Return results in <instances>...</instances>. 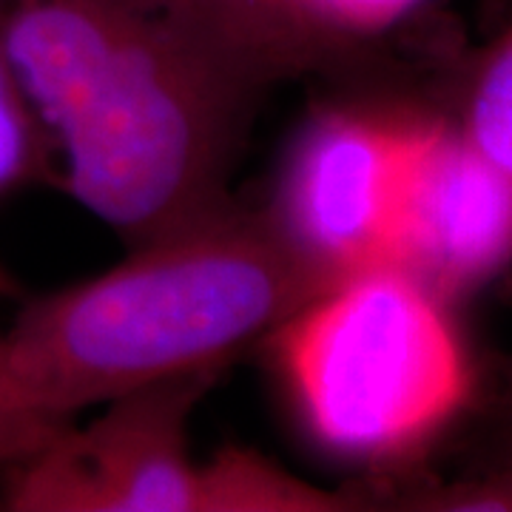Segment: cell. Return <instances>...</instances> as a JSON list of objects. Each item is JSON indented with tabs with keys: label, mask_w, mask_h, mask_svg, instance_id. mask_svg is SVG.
Wrapping results in <instances>:
<instances>
[{
	"label": "cell",
	"mask_w": 512,
	"mask_h": 512,
	"mask_svg": "<svg viewBox=\"0 0 512 512\" xmlns=\"http://www.w3.org/2000/svg\"><path fill=\"white\" fill-rule=\"evenodd\" d=\"M57 180L131 245L200 220L274 80L154 0H0Z\"/></svg>",
	"instance_id": "6da1fadb"
},
{
	"label": "cell",
	"mask_w": 512,
	"mask_h": 512,
	"mask_svg": "<svg viewBox=\"0 0 512 512\" xmlns=\"http://www.w3.org/2000/svg\"><path fill=\"white\" fill-rule=\"evenodd\" d=\"M328 279L271 208L225 202L140 242L109 271L29 302L0 336V407L55 433L134 390L220 373Z\"/></svg>",
	"instance_id": "7a4b0ae2"
},
{
	"label": "cell",
	"mask_w": 512,
	"mask_h": 512,
	"mask_svg": "<svg viewBox=\"0 0 512 512\" xmlns=\"http://www.w3.org/2000/svg\"><path fill=\"white\" fill-rule=\"evenodd\" d=\"M447 299L396 265L328 279L268 336L299 424L353 461L402 456L467 404L473 373Z\"/></svg>",
	"instance_id": "3957f363"
},
{
	"label": "cell",
	"mask_w": 512,
	"mask_h": 512,
	"mask_svg": "<svg viewBox=\"0 0 512 512\" xmlns=\"http://www.w3.org/2000/svg\"><path fill=\"white\" fill-rule=\"evenodd\" d=\"M217 373H197L100 404L9 464L0 507L18 512H202L191 416Z\"/></svg>",
	"instance_id": "277c9868"
},
{
	"label": "cell",
	"mask_w": 512,
	"mask_h": 512,
	"mask_svg": "<svg viewBox=\"0 0 512 512\" xmlns=\"http://www.w3.org/2000/svg\"><path fill=\"white\" fill-rule=\"evenodd\" d=\"M427 123L325 109L299 131L271 214L328 276L393 265L399 217Z\"/></svg>",
	"instance_id": "5b68a950"
},
{
	"label": "cell",
	"mask_w": 512,
	"mask_h": 512,
	"mask_svg": "<svg viewBox=\"0 0 512 512\" xmlns=\"http://www.w3.org/2000/svg\"><path fill=\"white\" fill-rule=\"evenodd\" d=\"M512 259V174L447 123H427L404 194L393 265L441 299Z\"/></svg>",
	"instance_id": "8992f818"
},
{
	"label": "cell",
	"mask_w": 512,
	"mask_h": 512,
	"mask_svg": "<svg viewBox=\"0 0 512 512\" xmlns=\"http://www.w3.org/2000/svg\"><path fill=\"white\" fill-rule=\"evenodd\" d=\"M228 49L251 60L271 80L328 63L330 55L305 37L279 0H154Z\"/></svg>",
	"instance_id": "52a82bcc"
},
{
	"label": "cell",
	"mask_w": 512,
	"mask_h": 512,
	"mask_svg": "<svg viewBox=\"0 0 512 512\" xmlns=\"http://www.w3.org/2000/svg\"><path fill=\"white\" fill-rule=\"evenodd\" d=\"M350 495L299 478L254 450L228 447L202 461V512H333Z\"/></svg>",
	"instance_id": "ba28073f"
},
{
	"label": "cell",
	"mask_w": 512,
	"mask_h": 512,
	"mask_svg": "<svg viewBox=\"0 0 512 512\" xmlns=\"http://www.w3.org/2000/svg\"><path fill=\"white\" fill-rule=\"evenodd\" d=\"M55 151L20 86L0 29V194L52 177Z\"/></svg>",
	"instance_id": "9c48e42d"
},
{
	"label": "cell",
	"mask_w": 512,
	"mask_h": 512,
	"mask_svg": "<svg viewBox=\"0 0 512 512\" xmlns=\"http://www.w3.org/2000/svg\"><path fill=\"white\" fill-rule=\"evenodd\" d=\"M458 128L512 174V26L481 57Z\"/></svg>",
	"instance_id": "30bf717a"
},
{
	"label": "cell",
	"mask_w": 512,
	"mask_h": 512,
	"mask_svg": "<svg viewBox=\"0 0 512 512\" xmlns=\"http://www.w3.org/2000/svg\"><path fill=\"white\" fill-rule=\"evenodd\" d=\"M282 12L330 57L356 40L387 32L421 6V0H279Z\"/></svg>",
	"instance_id": "8fae6325"
},
{
	"label": "cell",
	"mask_w": 512,
	"mask_h": 512,
	"mask_svg": "<svg viewBox=\"0 0 512 512\" xmlns=\"http://www.w3.org/2000/svg\"><path fill=\"white\" fill-rule=\"evenodd\" d=\"M55 433H46V430L32 427V424H23V421L12 419L0 407V464H12V461H20V458H26L29 453H35L37 447H43Z\"/></svg>",
	"instance_id": "7c38bea8"
},
{
	"label": "cell",
	"mask_w": 512,
	"mask_h": 512,
	"mask_svg": "<svg viewBox=\"0 0 512 512\" xmlns=\"http://www.w3.org/2000/svg\"><path fill=\"white\" fill-rule=\"evenodd\" d=\"M0 285H3V276H0Z\"/></svg>",
	"instance_id": "4fadbf2b"
}]
</instances>
